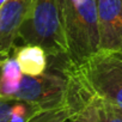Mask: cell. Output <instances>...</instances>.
Here are the masks:
<instances>
[{
  "label": "cell",
  "instance_id": "obj_2",
  "mask_svg": "<svg viewBox=\"0 0 122 122\" xmlns=\"http://www.w3.org/2000/svg\"><path fill=\"white\" fill-rule=\"evenodd\" d=\"M22 44L40 46L47 53L48 61H67L60 0H31L17 36L16 46Z\"/></svg>",
  "mask_w": 122,
  "mask_h": 122
},
{
  "label": "cell",
  "instance_id": "obj_12",
  "mask_svg": "<svg viewBox=\"0 0 122 122\" xmlns=\"http://www.w3.org/2000/svg\"><path fill=\"white\" fill-rule=\"evenodd\" d=\"M1 66H3V62H0V76H1Z\"/></svg>",
  "mask_w": 122,
  "mask_h": 122
},
{
  "label": "cell",
  "instance_id": "obj_4",
  "mask_svg": "<svg viewBox=\"0 0 122 122\" xmlns=\"http://www.w3.org/2000/svg\"><path fill=\"white\" fill-rule=\"evenodd\" d=\"M67 61H48L47 70L38 76H22L18 87L11 98L24 101L41 110L66 107L70 93Z\"/></svg>",
  "mask_w": 122,
  "mask_h": 122
},
{
  "label": "cell",
  "instance_id": "obj_7",
  "mask_svg": "<svg viewBox=\"0 0 122 122\" xmlns=\"http://www.w3.org/2000/svg\"><path fill=\"white\" fill-rule=\"evenodd\" d=\"M12 56L24 76L35 77L42 74L48 67V56L43 48L35 44L16 46Z\"/></svg>",
  "mask_w": 122,
  "mask_h": 122
},
{
  "label": "cell",
  "instance_id": "obj_1",
  "mask_svg": "<svg viewBox=\"0 0 122 122\" xmlns=\"http://www.w3.org/2000/svg\"><path fill=\"white\" fill-rule=\"evenodd\" d=\"M61 25L71 66H79L98 51L96 0H60Z\"/></svg>",
  "mask_w": 122,
  "mask_h": 122
},
{
  "label": "cell",
  "instance_id": "obj_11",
  "mask_svg": "<svg viewBox=\"0 0 122 122\" xmlns=\"http://www.w3.org/2000/svg\"><path fill=\"white\" fill-rule=\"evenodd\" d=\"M97 99L98 122H122V111L112 105Z\"/></svg>",
  "mask_w": 122,
  "mask_h": 122
},
{
  "label": "cell",
  "instance_id": "obj_5",
  "mask_svg": "<svg viewBox=\"0 0 122 122\" xmlns=\"http://www.w3.org/2000/svg\"><path fill=\"white\" fill-rule=\"evenodd\" d=\"M98 50L122 51V0H96Z\"/></svg>",
  "mask_w": 122,
  "mask_h": 122
},
{
  "label": "cell",
  "instance_id": "obj_3",
  "mask_svg": "<svg viewBox=\"0 0 122 122\" xmlns=\"http://www.w3.org/2000/svg\"><path fill=\"white\" fill-rule=\"evenodd\" d=\"M68 67L96 98L122 111V51L98 50L79 66Z\"/></svg>",
  "mask_w": 122,
  "mask_h": 122
},
{
  "label": "cell",
  "instance_id": "obj_6",
  "mask_svg": "<svg viewBox=\"0 0 122 122\" xmlns=\"http://www.w3.org/2000/svg\"><path fill=\"white\" fill-rule=\"evenodd\" d=\"M31 0H4L0 5V62L12 56Z\"/></svg>",
  "mask_w": 122,
  "mask_h": 122
},
{
  "label": "cell",
  "instance_id": "obj_9",
  "mask_svg": "<svg viewBox=\"0 0 122 122\" xmlns=\"http://www.w3.org/2000/svg\"><path fill=\"white\" fill-rule=\"evenodd\" d=\"M22 76L23 74L13 56L5 60L1 66L0 76V97L11 98L18 87Z\"/></svg>",
  "mask_w": 122,
  "mask_h": 122
},
{
  "label": "cell",
  "instance_id": "obj_10",
  "mask_svg": "<svg viewBox=\"0 0 122 122\" xmlns=\"http://www.w3.org/2000/svg\"><path fill=\"white\" fill-rule=\"evenodd\" d=\"M70 114L71 109L68 105L48 110H40L26 122H67Z\"/></svg>",
  "mask_w": 122,
  "mask_h": 122
},
{
  "label": "cell",
  "instance_id": "obj_8",
  "mask_svg": "<svg viewBox=\"0 0 122 122\" xmlns=\"http://www.w3.org/2000/svg\"><path fill=\"white\" fill-rule=\"evenodd\" d=\"M41 109L31 103L0 97V122H26Z\"/></svg>",
  "mask_w": 122,
  "mask_h": 122
}]
</instances>
